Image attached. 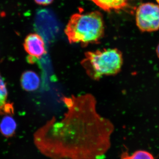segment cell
I'll list each match as a JSON object with an SVG mask.
<instances>
[{"label": "cell", "mask_w": 159, "mask_h": 159, "mask_svg": "<svg viewBox=\"0 0 159 159\" xmlns=\"http://www.w3.org/2000/svg\"><path fill=\"white\" fill-rule=\"evenodd\" d=\"M67 108L60 120L53 118L39 129L34 142L51 159H100L111 146L113 124L100 116L90 94L65 97Z\"/></svg>", "instance_id": "1"}, {"label": "cell", "mask_w": 159, "mask_h": 159, "mask_svg": "<svg viewBox=\"0 0 159 159\" xmlns=\"http://www.w3.org/2000/svg\"><path fill=\"white\" fill-rule=\"evenodd\" d=\"M65 32L70 43L86 46L99 43L104 33L102 15L98 11L74 14L71 16Z\"/></svg>", "instance_id": "2"}, {"label": "cell", "mask_w": 159, "mask_h": 159, "mask_svg": "<svg viewBox=\"0 0 159 159\" xmlns=\"http://www.w3.org/2000/svg\"><path fill=\"white\" fill-rule=\"evenodd\" d=\"M123 63L122 52L116 48H109L86 52L81 65L89 77L98 80L104 76L118 74Z\"/></svg>", "instance_id": "3"}, {"label": "cell", "mask_w": 159, "mask_h": 159, "mask_svg": "<svg viewBox=\"0 0 159 159\" xmlns=\"http://www.w3.org/2000/svg\"><path fill=\"white\" fill-rule=\"evenodd\" d=\"M136 23L142 32H152L159 30V5L153 3H142L138 7Z\"/></svg>", "instance_id": "4"}, {"label": "cell", "mask_w": 159, "mask_h": 159, "mask_svg": "<svg viewBox=\"0 0 159 159\" xmlns=\"http://www.w3.org/2000/svg\"><path fill=\"white\" fill-rule=\"evenodd\" d=\"M25 50L29 54V62H35L46 54L45 44L42 37L36 33H31L27 35L24 43Z\"/></svg>", "instance_id": "5"}, {"label": "cell", "mask_w": 159, "mask_h": 159, "mask_svg": "<svg viewBox=\"0 0 159 159\" xmlns=\"http://www.w3.org/2000/svg\"><path fill=\"white\" fill-rule=\"evenodd\" d=\"M40 82L39 77L34 71H25L21 77L22 87L26 91L31 92L36 90L39 87Z\"/></svg>", "instance_id": "6"}, {"label": "cell", "mask_w": 159, "mask_h": 159, "mask_svg": "<svg viewBox=\"0 0 159 159\" xmlns=\"http://www.w3.org/2000/svg\"><path fill=\"white\" fill-rule=\"evenodd\" d=\"M7 97L6 84L0 74V115H11L13 113V107L7 102Z\"/></svg>", "instance_id": "7"}, {"label": "cell", "mask_w": 159, "mask_h": 159, "mask_svg": "<svg viewBox=\"0 0 159 159\" xmlns=\"http://www.w3.org/2000/svg\"><path fill=\"white\" fill-rule=\"evenodd\" d=\"M102 10L107 11L119 10L127 6V0H91Z\"/></svg>", "instance_id": "8"}, {"label": "cell", "mask_w": 159, "mask_h": 159, "mask_svg": "<svg viewBox=\"0 0 159 159\" xmlns=\"http://www.w3.org/2000/svg\"><path fill=\"white\" fill-rule=\"evenodd\" d=\"M16 127L15 120L8 115L4 117L0 122V132L6 138H11L14 135Z\"/></svg>", "instance_id": "9"}, {"label": "cell", "mask_w": 159, "mask_h": 159, "mask_svg": "<svg viewBox=\"0 0 159 159\" xmlns=\"http://www.w3.org/2000/svg\"><path fill=\"white\" fill-rule=\"evenodd\" d=\"M121 159H154L152 154L144 150H138L132 154L129 155L127 152H123L121 154Z\"/></svg>", "instance_id": "10"}, {"label": "cell", "mask_w": 159, "mask_h": 159, "mask_svg": "<svg viewBox=\"0 0 159 159\" xmlns=\"http://www.w3.org/2000/svg\"><path fill=\"white\" fill-rule=\"evenodd\" d=\"M36 4L42 6H48L53 2L54 0H34Z\"/></svg>", "instance_id": "11"}, {"label": "cell", "mask_w": 159, "mask_h": 159, "mask_svg": "<svg viewBox=\"0 0 159 159\" xmlns=\"http://www.w3.org/2000/svg\"><path fill=\"white\" fill-rule=\"evenodd\" d=\"M156 51L157 56V57H158L159 59V43L158 44V45L157 46Z\"/></svg>", "instance_id": "12"}, {"label": "cell", "mask_w": 159, "mask_h": 159, "mask_svg": "<svg viewBox=\"0 0 159 159\" xmlns=\"http://www.w3.org/2000/svg\"><path fill=\"white\" fill-rule=\"evenodd\" d=\"M157 1H158V3H159V0H157Z\"/></svg>", "instance_id": "13"}]
</instances>
